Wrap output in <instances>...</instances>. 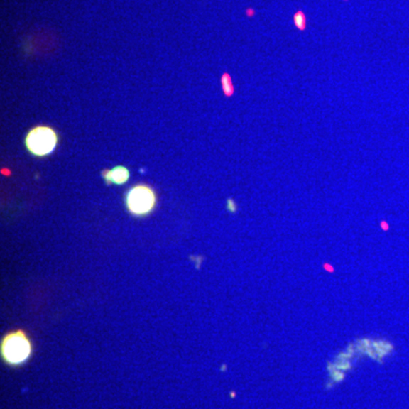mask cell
Here are the masks:
<instances>
[{"instance_id": "1", "label": "cell", "mask_w": 409, "mask_h": 409, "mask_svg": "<svg viewBox=\"0 0 409 409\" xmlns=\"http://www.w3.org/2000/svg\"><path fill=\"white\" fill-rule=\"evenodd\" d=\"M32 344L26 333L18 329L9 333L1 342L4 361L11 365H20L31 356Z\"/></svg>"}, {"instance_id": "4", "label": "cell", "mask_w": 409, "mask_h": 409, "mask_svg": "<svg viewBox=\"0 0 409 409\" xmlns=\"http://www.w3.org/2000/svg\"><path fill=\"white\" fill-rule=\"evenodd\" d=\"M102 178L106 183H113V185H122L128 182L130 178V172L124 166H116L111 170H106L102 172Z\"/></svg>"}, {"instance_id": "2", "label": "cell", "mask_w": 409, "mask_h": 409, "mask_svg": "<svg viewBox=\"0 0 409 409\" xmlns=\"http://www.w3.org/2000/svg\"><path fill=\"white\" fill-rule=\"evenodd\" d=\"M155 191L146 185H136L131 187L125 196V204L132 215L146 216L153 212L156 206Z\"/></svg>"}, {"instance_id": "6", "label": "cell", "mask_w": 409, "mask_h": 409, "mask_svg": "<svg viewBox=\"0 0 409 409\" xmlns=\"http://www.w3.org/2000/svg\"><path fill=\"white\" fill-rule=\"evenodd\" d=\"M222 88H223V92L227 97H231L234 94V87H233L232 80H231L229 74L225 73L222 75Z\"/></svg>"}, {"instance_id": "9", "label": "cell", "mask_w": 409, "mask_h": 409, "mask_svg": "<svg viewBox=\"0 0 409 409\" xmlns=\"http://www.w3.org/2000/svg\"><path fill=\"white\" fill-rule=\"evenodd\" d=\"M335 369H340L342 372H348L349 369H352L351 361H341V359H337V361L333 363Z\"/></svg>"}, {"instance_id": "8", "label": "cell", "mask_w": 409, "mask_h": 409, "mask_svg": "<svg viewBox=\"0 0 409 409\" xmlns=\"http://www.w3.org/2000/svg\"><path fill=\"white\" fill-rule=\"evenodd\" d=\"M293 22L299 30H304L306 28V16L301 11L295 13V16H293Z\"/></svg>"}, {"instance_id": "10", "label": "cell", "mask_w": 409, "mask_h": 409, "mask_svg": "<svg viewBox=\"0 0 409 409\" xmlns=\"http://www.w3.org/2000/svg\"><path fill=\"white\" fill-rule=\"evenodd\" d=\"M227 208L230 213H236V210H238V206L232 198L227 199Z\"/></svg>"}, {"instance_id": "5", "label": "cell", "mask_w": 409, "mask_h": 409, "mask_svg": "<svg viewBox=\"0 0 409 409\" xmlns=\"http://www.w3.org/2000/svg\"><path fill=\"white\" fill-rule=\"evenodd\" d=\"M372 348L378 354V358L382 361H383L384 357H388V356L391 355L392 352L395 351V346L390 341L384 340V339L372 340Z\"/></svg>"}, {"instance_id": "7", "label": "cell", "mask_w": 409, "mask_h": 409, "mask_svg": "<svg viewBox=\"0 0 409 409\" xmlns=\"http://www.w3.org/2000/svg\"><path fill=\"white\" fill-rule=\"evenodd\" d=\"M356 347L354 344H350L348 348H347L346 351L340 352L338 356H337V359H341V361H350L354 356H355Z\"/></svg>"}, {"instance_id": "3", "label": "cell", "mask_w": 409, "mask_h": 409, "mask_svg": "<svg viewBox=\"0 0 409 409\" xmlns=\"http://www.w3.org/2000/svg\"><path fill=\"white\" fill-rule=\"evenodd\" d=\"M58 143L56 132L48 126H37L26 136V146L34 156L43 157L53 153Z\"/></svg>"}]
</instances>
